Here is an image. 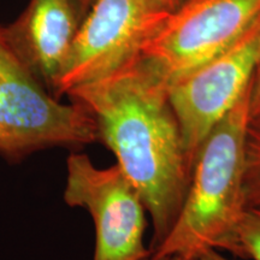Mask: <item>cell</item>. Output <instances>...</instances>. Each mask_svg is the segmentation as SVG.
I'll return each mask as SVG.
<instances>
[{
  "label": "cell",
  "mask_w": 260,
  "mask_h": 260,
  "mask_svg": "<svg viewBox=\"0 0 260 260\" xmlns=\"http://www.w3.org/2000/svg\"><path fill=\"white\" fill-rule=\"evenodd\" d=\"M67 96L89 113L98 141L139 191L153 223L152 254L177 219L193 171L168 84L140 56Z\"/></svg>",
  "instance_id": "cell-1"
},
{
  "label": "cell",
  "mask_w": 260,
  "mask_h": 260,
  "mask_svg": "<svg viewBox=\"0 0 260 260\" xmlns=\"http://www.w3.org/2000/svg\"><path fill=\"white\" fill-rule=\"evenodd\" d=\"M249 95L251 87L205 139L177 219L152 256L189 260L206 248L240 255L237 228L247 210L243 159Z\"/></svg>",
  "instance_id": "cell-2"
},
{
  "label": "cell",
  "mask_w": 260,
  "mask_h": 260,
  "mask_svg": "<svg viewBox=\"0 0 260 260\" xmlns=\"http://www.w3.org/2000/svg\"><path fill=\"white\" fill-rule=\"evenodd\" d=\"M96 141L89 113L52 95L17 57L0 25V157L16 164L44 149L79 151Z\"/></svg>",
  "instance_id": "cell-3"
},
{
  "label": "cell",
  "mask_w": 260,
  "mask_h": 260,
  "mask_svg": "<svg viewBox=\"0 0 260 260\" xmlns=\"http://www.w3.org/2000/svg\"><path fill=\"white\" fill-rule=\"evenodd\" d=\"M169 12L153 0H94L77 29L54 96L105 79L138 59Z\"/></svg>",
  "instance_id": "cell-4"
},
{
  "label": "cell",
  "mask_w": 260,
  "mask_h": 260,
  "mask_svg": "<svg viewBox=\"0 0 260 260\" xmlns=\"http://www.w3.org/2000/svg\"><path fill=\"white\" fill-rule=\"evenodd\" d=\"M260 18V0H187L169 12L141 57L172 82L230 47Z\"/></svg>",
  "instance_id": "cell-5"
},
{
  "label": "cell",
  "mask_w": 260,
  "mask_h": 260,
  "mask_svg": "<svg viewBox=\"0 0 260 260\" xmlns=\"http://www.w3.org/2000/svg\"><path fill=\"white\" fill-rule=\"evenodd\" d=\"M64 200L86 209L95 226L93 260H146L144 201L118 165L98 169L88 155L73 151L67 161Z\"/></svg>",
  "instance_id": "cell-6"
},
{
  "label": "cell",
  "mask_w": 260,
  "mask_h": 260,
  "mask_svg": "<svg viewBox=\"0 0 260 260\" xmlns=\"http://www.w3.org/2000/svg\"><path fill=\"white\" fill-rule=\"evenodd\" d=\"M260 60V18L230 47L168 87L191 167L211 130L252 84Z\"/></svg>",
  "instance_id": "cell-7"
},
{
  "label": "cell",
  "mask_w": 260,
  "mask_h": 260,
  "mask_svg": "<svg viewBox=\"0 0 260 260\" xmlns=\"http://www.w3.org/2000/svg\"><path fill=\"white\" fill-rule=\"evenodd\" d=\"M79 25L71 0H30L21 17L4 27L10 46L53 96Z\"/></svg>",
  "instance_id": "cell-8"
},
{
  "label": "cell",
  "mask_w": 260,
  "mask_h": 260,
  "mask_svg": "<svg viewBox=\"0 0 260 260\" xmlns=\"http://www.w3.org/2000/svg\"><path fill=\"white\" fill-rule=\"evenodd\" d=\"M243 193L247 209L260 210V113L249 115L246 125Z\"/></svg>",
  "instance_id": "cell-9"
},
{
  "label": "cell",
  "mask_w": 260,
  "mask_h": 260,
  "mask_svg": "<svg viewBox=\"0 0 260 260\" xmlns=\"http://www.w3.org/2000/svg\"><path fill=\"white\" fill-rule=\"evenodd\" d=\"M241 258L260 260V210L247 209L237 228Z\"/></svg>",
  "instance_id": "cell-10"
},
{
  "label": "cell",
  "mask_w": 260,
  "mask_h": 260,
  "mask_svg": "<svg viewBox=\"0 0 260 260\" xmlns=\"http://www.w3.org/2000/svg\"><path fill=\"white\" fill-rule=\"evenodd\" d=\"M260 113V60L252 80L251 95H249V115Z\"/></svg>",
  "instance_id": "cell-11"
},
{
  "label": "cell",
  "mask_w": 260,
  "mask_h": 260,
  "mask_svg": "<svg viewBox=\"0 0 260 260\" xmlns=\"http://www.w3.org/2000/svg\"><path fill=\"white\" fill-rule=\"evenodd\" d=\"M189 260H230L218 253L216 248H206L195 254Z\"/></svg>",
  "instance_id": "cell-12"
},
{
  "label": "cell",
  "mask_w": 260,
  "mask_h": 260,
  "mask_svg": "<svg viewBox=\"0 0 260 260\" xmlns=\"http://www.w3.org/2000/svg\"><path fill=\"white\" fill-rule=\"evenodd\" d=\"M94 0H71V3H73L74 5V9H75V12H76V16L77 18H79V22L81 23V21L84 18V16H86L87 12H88V10L90 6H92Z\"/></svg>",
  "instance_id": "cell-13"
},
{
  "label": "cell",
  "mask_w": 260,
  "mask_h": 260,
  "mask_svg": "<svg viewBox=\"0 0 260 260\" xmlns=\"http://www.w3.org/2000/svg\"><path fill=\"white\" fill-rule=\"evenodd\" d=\"M159 8L167 10V11H172L176 6L181 4V0H153Z\"/></svg>",
  "instance_id": "cell-14"
},
{
  "label": "cell",
  "mask_w": 260,
  "mask_h": 260,
  "mask_svg": "<svg viewBox=\"0 0 260 260\" xmlns=\"http://www.w3.org/2000/svg\"><path fill=\"white\" fill-rule=\"evenodd\" d=\"M146 260H181L180 258H177V256H149Z\"/></svg>",
  "instance_id": "cell-15"
}]
</instances>
